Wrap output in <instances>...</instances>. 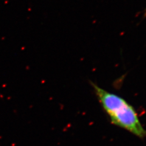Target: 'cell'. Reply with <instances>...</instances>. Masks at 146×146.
Wrapping results in <instances>:
<instances>
[{
    "mask_svg": "<svg viewBox=\"0 0 146 146\" xmlns=\"http://www.w3.org/2000/svg\"><path fill=\"white\" fill-rule=\"evenodd\" d=\"M94 93L113 124L128 131L139 138L146 137L135 108L119 96L109 92L91 82Z\"/></svg>",
    "mask_w": 146,
    "mask_h": 146,
    "instance_id": "cell-1",
    "label": "cell"
},
{
    "mask_svg": "<svg viewBox=\"0 0 146 146\" xmlns=\"http://www.w3.org/2000/svg\"><path fill=\"white\" fill-rule=\"evenodd\" d=\"M145 14H146V13H145Z\"/></svg>",
    "mask_w": 146,
    "mask_h": 146,
    "instance_id": "cell-2",
    "label": "cell"
}]
</instances>
